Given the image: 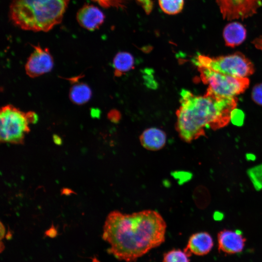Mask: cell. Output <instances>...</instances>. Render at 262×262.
<instances>
[{
  "mask_svg": "<svg viewBox=\"0 0 262 262\" xmlns=\"http://www.w3.org/2000/svg\"><path fill=\"white\" fill-rule=\"evenodd\" d=\"M202 82L209 85L207 91L224 98H234L248 87L249 80L222 74L204 67H198Z\"/></svg>",
  "mask_w": 262,
  "mask_h": 262,
  "instance_id": "6",
  "label": "cell"
},
{
  "mask_svg": "<svg viewBox=\"0 0 262 262\" xmlns=\"http://www.w3.org/2000/svg\"><path fill=\"white\" fill-rule=\"evenodd\" d=\"M193 62L198 67H206L236 77L245 78L254 71L251 62L239 52L213 58L199 54L194 59Z\"/></svg>",
  "mask_w": 262,
  "mask_h": 262,
  "instance_id": "5",
  "label": "cell"
},
{
  "mask_svg": "<svg viewBox=\"0 0 262 262\" xmlns=\"http://www.w3.org/2000/svg\"><path fill=\"white\" fill-rule=\"evenodd\" d=\"M104 6H108L113 3L114 0H93Z\"/></svg>",
  "mask_w": 262,
  "mask_h": 262,
  "instance_id": "22",
  "label": "cell"
},
{
  "mask_svg": "<svg viewBox=\"0 0 262 262\" xmlns=\"http://www.w3.org/2000/svg\"><path fill=\"white\" fill-rule=\"evenodd\" d=\"M74 193L73 191L67 188H64L62 190V194L66 195H69L71 193Z\"/></svg>",
  "mask_w": 262,
  "mask_h": 262,
  "instance_id": "24",
  "label": "cell"
},
{
  "mask_svg": "<svg viewBox=\"0 0 262 262\" xmlns=\"http://www.w3.org/2000/svg\"><path fill=\"white\" fill-rule=\"evenodd\" d=\"M246 28L238 22H233L227 24L223 32L225 45L231 48L242 44L246 39Z\"/></svg>",
  "mask_w": 262,
  "mask_h": 262,
  "instance_id": "13",
  "label": "cell"
},
{
  "mask_svg": "<svg viewBox=\"0 0 262 262\" xmlns=\"http://www.w3.org/2000/svg\"><path fill=\"white\" fill-rule=\"evenodd\" d=\"M162 11L168 15H173L180 12L184 5V0H158Z\"/></svg>",
  "mask_w": 262,
  "mask_h": 262,
  "instance_id": "16",
  "label": "cell"
},
{
  "mask_svg": "<svg viewBox=\"0 0 262 262\" xmlns=\"http://www.w3.org/2000/svg\"><path fill=\"white\" fill-rule=\"evenodd\" d=\"M213 246V239L210 234L206 232H199L190 237L183 250L190 256L192 254L203 256L210 252Z\"/></svg>",
  "mask_w": 262,
  "mask_h": 262,
  "instance_id": "11",
  "label": "cell"
},
{
  "mask_svg": "<svg viewBox=\"0 0 262 262\" xmlns=\"http://www.w3.org/2000/svg\"><path fill=\"white\" fill-rule=\"evenodd\" d=\"M244 118L245 115L241 110L235 108L232 111L230 115V120L234 125H242Z\"/></svg>",
  "mask_w": 262,
  "mask_h": 262,
  "instance_id": "18",
  "label": "cell"
},
{
  "mask_svg": "<svg viewBox=\"0 0 262 262\" xmlns=\"http://www.w3.org/2000/svg\"><path fill=\"white\" fill-rule=\"evenodd\" d=\"M180 97L176 129L187 143L204 135L205 128L216 130L227 125L237 102L235 97H221L208 91L202 96L182 89Z\"/></svg>",
  "mask_w": 262,
  "mask_h": 262,
  "instance_id": "2",
  "label": "cell"
},
{
  "mask_svg": "<svg viewBox=\"0 0 262 262\" xmlns=\"http://www.w3.org/2000/svg\"><path fill=\"white\" fill-rule=\"evenodd\" d=\"M189 257L184 250L173 249L164 253L163 262H190Z\"/></svg>",
  "mask_w": 262,
  "mask_h": 262,
  "instance_id": "17",
  "label": "cell"
},
{
  "mask_svg": "<svg viewBox=\"0 0 262 262\" xmlns=\"http://www.w3.org/2000/svg\"><path fill=\"white\" fill-rule=\"evenodd\" d=\"M217 239L219 249L229 254L241 252L246 242L245 238L238 230H223L218 233Z\"/></svg>",
  "mask_w": 262,
  "mask_h": 262,
  "instance_id": "9",
  "label": "cell"
},
{
  "mask_svg": "<svg viewBox=\"0 0 262 262\" xmlns=\"http://www.w3.org/2000/svg\"><path fill=\"white\" fill-rule=\"evenodd\" d=\"M140 142L143 147L150 151L163 148L166 142L165 132L157 128L146 129L140 136Z\"/></svg>",
  "mask_w": 262,
  "mask_h": 262,
  "instance_id": "12",
  "label": "cell"
},
{
  "mask_svg": "<svg viewBox=\"0 0 262 262\" xmlns=\"http://www.w3.org/2000/svg\"><path fill=\"white\" fill-rule=\"evenodd\" d=\"M92 97L90 87L85 83H73L69 90L70 100L76 105H82L87 102Z\"/></svg>",
  "mask_w": 262,
  "mask_h": 262,
  "instance_id": "14",
  "label": "cell"
},
{
  "mask_svg": "<svg viewBox=\"0 0 262 262\" xmlns=\"http://www.w3.org/2000/svg\"><path fill=\"white\" fill-rule=\"evenodd\" d=\"M139 3L144 8L145 12L148 14L152 8V2L151 0H137Z\"/></svg>",
  "mask_w": 262,
  "mask_h": 262,
  "instance_id": "20",
  "label": "cell"
},
{
  "mask_svg": "<svg viewBox=\"0 0 262 262\" xmlns=\"http://www.w3.org/2000/svg\"><path fill=\"white\" fill-rule=\"evenodd\" d=\"M223 19L244 20L256 14L262 0H215Z\"/></svg>",
  "mask_w": 262,
  "mask_h": 262,
  "instance_id": "7",
  "label": "cell"
},
{
  "mask_svg": "<svg viewBox=\"0 0 262 262\" xmlns=\"http://www.w3.org/2000/svg\"><path fill=\"white\" fill-rule=\"evenodd\" d=\"M69 0H11L9 16L20 28L48 32L59 24Z\"/></svg>",
  "mask_w": 262,
  "mask_h": 262,
  "instance_id": "3",
  "label": "cell"
},
{
  "mask_svg": "<svg viewBox=\"0 0 262 262\" xmlns=\"http://www.w3.org/2000/svg\"><path fill=\"white\" fill-rule=\"evenodd\" d=\"M33 48V50L27 59L25 69L29 77L36 78L50 72L54 62L48 48H42L39 45Z\"/></svg>",
  "mask_w": 262,
  "mask_h": 262,
  "instance_id": "8",
  "label": "cell"
},
{
  "mask_svg": "<svg viewBox=\"0 0 262 262\" xmlns=\"http://www.w3.org/2000/svg\"><path fill=\"white\" fill-rule=\"evenodd\" d=\"M0 238L1 239L4 237L5 233V229L2 222H0Z\"/></svg>",
  "mask_w": 262,
  "mask_h": 262,
  "instance_id": "23",
  "label": "cell"
},
{
  "mask_svg": "<svg viewBox=\"0 0 262 262\" xmlns=\"http://www.w3.org/2000/svg\"><path fill=\"white\" fill-rule=\"evenodd\" d=\"M37 120L34 112L25 113L11 104L3 106L0 111L1 142L23 144L25 134L30 131L29 124Z\"/></svg>",
  "mask_w": 262,
  "mask_h": 262,
  "instance_id": "4",
  "label": "cell"
},
{
  "mask_svg": "<svg viewBox=\"0 0 262 262\" xmlns=\"http://www.w3.org/2000/svg\"><path fill=\"white\" fill-rule=\"evenodd\" d=\"M252 98L256 103L262 105V83L257 84L253 87Z\"/></svg>",
  "mask_w": 262,
  "mask_h": 262,
  "instance_id": "19",
  "label": "cell"
},
{
  "mask_svg": "<svg viewBox=\"0 0 262 262\" xmlns=\"http://www.w3.org/2000/svg\"><path fill=\"white\" fill-rule=\"evenodd\" d=\"M255 47L262 51V35L255 38L252 42Z\"/></svg>",
  "mask_w": 262,
  "mask_h": 262,
  "instance_id": "21",
  "label": "cell"
},
{
  "mask_svg": "<svg viewBox=\"0 0 262 262\" xmlns=\"http://www.w3.org/2000/svg\"><path fill=\"white\" fill-rule=\"evenodd\" d=\"M105 16L97 7L89 4L83 6L78 12L77 19L81 26L90 31L98 28L104 22Z\"/></svg>",
  "mask_w": 262,
  "mask_h": 262,
  "instance_id": "10",
  "label": "cell"
},
{
  "mask_svg": "<svg viewBox=\"0 0 262 262\" xmlns=\"http://www.w3.org/2000/svg\"><path fill=\"white\" fill-rule=\"evenodd\" d=\"M134 60L129 52L121 51L118 52L113 59V65L116 76L127 72L134 66Z\"/></svg>",
  "mask_w": 262,
  "mask_h": 262,
  "instance_id": "15",
  "label": "cell"
},
{
  "mask_svg": "<svg viewBox=\"0 0 262 262\" xmlns=\"http://www.w3.org/2000/svg\"><path fill=\"white\" fill-rule=\"evenodd\" d=\"M166 224L157 211L146 210L132 213L113 211L107 216L102 238L117 259L134 262L165 241Z\"/></svg>",
  "mask_w": 262,
  "mask_h": 262,
  "instance_id": "1",
  "label": "cell"
}]
</instances>
